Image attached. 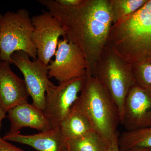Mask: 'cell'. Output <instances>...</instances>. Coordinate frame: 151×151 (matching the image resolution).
Returning <instances> with one entry per match:
<instances>
[{
    "label": "cell",
    "instance_id": "1",
    "mask_svg": "<svg viewBox=\"0 0 151 151\" xmlns=\"http://www.w3.org/2000/svg\"><path fill=\"white\" fill-rule=\"evenodd\" d=\"M38 1L58 20L68 41L82 51L87 65L86 76H94L113 25L108 0H82L73 7L60 5L55 0Z\"/></svg>",
    "mask_w": 151,
    "mask_h": 151
},
{
    "label": "cell",
    "instance_id": "2",
    "mask_svg": "<svg viewBox=\"0 0 151 151\" xmlns=\"http://www.w3.org/2000/svg\"><path fill=\"white\" fill-rule=\"evenodd\" d=\"M108 45L131 64L151 63V0L112 25Z\"/></svg>",
    "mask_w": 151,
    "mask_h": 151
},
{
    "label": "cell",
    "instance_id": "3",
    "mask_svg": "<svg viewBox=\"0 0 151 151\" xmlns=\"http://www.w3.org/2000/svg\"><path fill=\"white\" fill-rule=\"evenodd\" d=\"M86 116L92 129L111 141L118 137L120 113L116 102L93 76H86L85 84L72 108Z\"/></svg>",
    "mask_w": 151,
    "mask_h": 151
},
{
    "label": "cell",
    "instance_id": "4",
    "mask_svg": "<svg viewBox=\"0 0 151 151\" xmlns=\"http://www.w3.org/2000/svg\"><path fill=\"white\" fill-rule=\"evenodd\" d=\"M93 76L116 102L121 119L125 98L130 88L136 84L132 64L118 55L108 44L97 61Z\"/></svg>",
    "mask_w": 151,
    "mask_h": 151
},
{
    "label": "cell",
    "instance_id": "5",
    "mask_svg": "<svg viewBox=\"0 0 151 151\" xmlns=\"http://www.w3.org/2000/svg\"><path fill=\"white\" fill-rule=\"evenodd\" d=\"M34 27L27 10L21 9L8 12L2 15L0 28V59L11 64V55L22 51L34 60L37 59V51L32 36Z\"/></svg>",
    "mask_w": 151,
    "mask_h": 151
},
{
    "label": "cell",
    "instance_id": "6",
    "mask_svg": "<svg viewBox=\"0 0 151 151\" xmlns=\"http://www.w3.org/2000/svg\"><path fill=\"white\" fill-rule=\"evenodd\" d=\"M86 76L58 85L52 83L47 89L43 112L51 128H59L71 110L85 84Z\"/></svg>",
    "mask_w": 151,
    "mask_h": 151
},
{
    "label": "cell",
    "instance_id": "7",
    "mask_svg": "<svg viewBox=\"0 0 151 151\" xmlns=\"http://www.w3.org/2000/svg\"><path fill=\"white\" fill-rule=\"evenodd\" d=\"M11 64L16 66L23 75L33 105L44 111L47 90L52 83L49 79L47 66L37 59L31 61L28 55L22 51L12 54Z\"/></svg>",
    "mask_w": 151,
    "mask_h": 151
},
{
    "label": "cell",
    "instance_id": "8",
    "mask_svg": "<svg viewBox=\"0 0 151 151\" xmlns=\"http://www.w3.org/2000/svg\"><path fill=\"white\" fill-rule=\"evenodd\" d=\"M54 60L47 65L49 78L59 84L86 76L87 65L83 52L65 37L59 40Z\"/></svg>",
    "mask_w": 151,
    "mask_h": 151
},
{
    "label": "cell",
    "instance_id": "9",
    "mask_svg": "<svg viewBox=\"0 0 151 151\" xmlns=\"http://www.w3.org/2000/svg\"><path fill=\"white\" fill-rule=\"evenodd\" d=\"M34 29L32 38L37 51V59L47 66L56 52L59 38L66 36L58 20L48 12L32 17Z\"/></svg>",
    "mask_w": 151,
    "mask_h": 151
},
{
    "label": "cell",
    "instance_id": "10",
    "mask_svg": "<svg viewBox=\"0 0 151 151\" xmlns=\"http://www.w3.org/2000/svg\"><path fill=\"white\" fill-rule=\"evenodd\" d=\"M120 124L126 131L151 127V90L135 84L124 101Z\"/></svg>",
    "mask_w": 151,
    "mask_h": 151
},
{
    "label": "cell",
    "instance_id": "11",
    "mask_svg": "<svg viewBox=\"0 0 151 151\" xmlns=\"http://www.w3.org/2000/svg\"><path fill=\"white\" fill-rule=\"evenodd\" d=\"M10 64L6 61L0 63V104L7 113L28 103L29 96L24 80L13 72Z\"/></svg>",
    "mask_w": 151,
    "mask_h": 151
},
{
    "label": "cell",
    "instance_id": "12",
    "mask_svg": "<svg viewBox=\"0 0 151 151\" xmlns=\"http://www.w3.org/2000/svg\"><path fill=\"white\" fill-rule=\"evenodd\" d=\"M10 128L7 134L19 133L22 128L28 127L40 132L52 129L43 111L32 104L23 103L8 111Z\"/></svg>",
    "mask_w": 151,
    "mask_h": 151
},
{
    "label": "cell",
    "instance_id": "13",
    "mask_svg": "<svg viewBox=\"0 0 151 151\" xmlns=\"http://www.w3.org/2000/svg\"><path fill=\"white\" fill-rule=\"evenodd\" d=\"M3 138L7 141L29 146L38 151H63L65 148V141L60 128H52L33 135L7 133Z\"/></svg>",
    "mask_w": 151,
    "mask_h": 151
},
{
    "label": "cell",
    "instance_id": "14",
    "mask_svg": "<svg viewBox=\"0 0 151 151\" xmlns=\"http://www.w3.org/2000/svg\"><path fill=\"white\" fill-rule=\"evenodd\" d=\"M60 129L65 142L80 137L93 130L86 116L73 108L61 122Z\"/></svg>",
    "mask_w": 151,
    "mask_h": 151
},
{
    "label": "cell",
    "instance_id": "15",
    "mask_svg": "<svg viewBox=\"0 0 151 151\" xmlns=\"http://www.w3.org/2000/svg\"><path fill=\"white\" fill-rule=\"evenodd\" d=\"M111 141L92 130L80 137L66 141L67 151H108Z\"/></svg>",
    "mask_w": 151,
    "mask_h": 151
},
{
    "label": "cell",
    "instance_id": "16",
    "mask_svg": "<svg viewBox=\"0 0 151 151\" xmlns=\"http://www.w3.org/2000/svg\"><path fill=\"white\" fill-rule=\"evenodd\" d=\"M120 151L135 147L151 148V127L135 131H125L118 137Z\"/></svg>",
    "mask_w": 151,
    "mask_h": 151
},
{
    "label": "cell",
    "instance_id": "17",
    "mask_svg": "<svg viewBox=\"0 0 151 151\" xmlns=\"http://www.w3.org/2000/svg\"><path fill=\"white\" fill-rule=\"evenodd\" d=\"M148 0H108L113 24L130 16L142 8Z\"/></svg>",
    "mask_w": 151,
    "mask_h": 151
},
{
    "label": "cell",
    "instance_id": "18",
    "mask_svg": "<svg viewBox=\"0 0 151 151\" xmlns=\"http://www.w3.org/2000/svg\"><path fill=\"white\" fill-rule=\"evenodd\" d=\"M132 71L136 84L151 90V63L132 64Z\"/></svg>",
    "mask_w": 151,
    "mask_h": 151
},
{
    "label": "cell",
    "instance_id": "19",
    "mask_svg": "<svg viewBox=\"0 0 151 151\" xmlns=\"http://www.w3.org/2000/svg\"><path fill=\"white\" fill-rule=\"evenodd\" d=\"M0 151H25L17 147L0 137Z\"/></svg>",
    "mask_w": 151,
    "mask_h": 151
},
{
    "label": "cell",
    "instance_id": "20",
    "mask_svg": "<svg viewBox=\"0 0 151 151\" xmlns=\"http://www.w3.org/2000/svg\"><path fill=\"white\" fill-rule=\"evenodd\" d=\"M60 5L68 7H73L80 4L82 0H55Z\"/></svg>",
    "mask_w": 151,
    "mask_h": 151
},
{
    "label": "cell",
    "instance_id": "21",
    "mask_svg": "<svg viewBox=\"0 0 151 151\" xmlns=\"http://www.w3.org/2000/svg\"><path fill=\"white\" fill-rule=\"evenodd\" d=\"M119 136L111 141L108 151H120L118 142Z\"/></svg>",
    "mask_w": 151,
    "mask_h": 151
},
{
    "label": "cell",
    "instance_id": "22",
    "mask_svg": "<svg viewBox=\"0 0 151 151\" xmlns=\"http://www.w3.org/2000/svg\"><path fill=\"white\" fill-rule=\"evenodd\" d=\"M7 113L4 108H2L1 105L0 104V129H1V124L3 119L6 117V114Z\"/></svg>",
    "mask_w": 151,
    "mask_h": 151
},
{
    "label": "cell",
    "instance_id": "23",
    "mask_svg": "<svg viewBox=\"0 0 151 151\" xmlns=\"http://www.w3.org/2000/svg\"><path fill=\"white\" fill-rule=\"evenodd\" d=\"M127 151H151V148H149L135 147L130 149Z\"/></svg>",
    "mask_w": 151,
    "mask_h": 151
},
{
    "label": "cell",
    "instance_id": "24",
    "mask_svg": "<svg viewBox=\"0 0 151 151\" xmlns=\"http://www.w3.org/2000/svg\"><path fill=\"white\" fill-rule=\"evenodd\" d=\"M2 15H3L0 14V28H1V19L2 17Z\"/></svg>",
    "mask_w": 151,
    "mask_h": 151
},
{
    "label": "cell",
    "instance_id": "25",
    "mask_svg": "<svg viewBox=\"0 0 151 151\" xmlns=\"http://www.w3.org/2000/svg\"><path fill=\"white\" fill-rule=\"evenodd\" d=\"M63 151H66V149H65H65H64V150H63Z\"/></svg>",
    "mask_w": 151,
    "mask_h": 151
},
{
    "label": "cell",
    "instance_id": "26",
    "mask_svg": "<svg viewBox=\"0 0 151 151\" xmlns=\"http://www.w3.org/2000/svg\"><path fill=\"white\" fill-rule=\"evenodd\" d=\"M0 56H1V55H0ZM1 59H0V63H1Z\"/></svg>",
    "mask_w": 151,
    "mask_h": 151
}]
</instances>
